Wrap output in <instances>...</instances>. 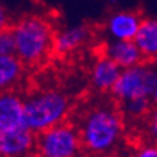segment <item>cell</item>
<instances>
[{"label": "cell", "instance_id": "obj_1", "mask_svg": "<svg viewBox=\"0 0 157 157\" xmlns=\"http://www.w3.org/2000/svg\"><path fill=\"white\" fill-rule=\"evenodd\" d=\"M82 149L95 157L108 156L121 143L124 116L112 103H98L88 109L79 122Z\"/></svg>", "mask_w": 157, "mask_h": 157}, {"label": "cell", "instance_id": "obj_2", "mask_svg": "<svg viewBox=\"0 0 157 157\" xmlns=\"http://www.w3.org/2000/svg\"><path fill=\"white\" fill-rule=\"evenodd\" d=\"M10 29L16 38V55L24 64H38L52 51L55 33L43 17L27 16Z\"/></svg>", "mask_w": 157, "mask_h": 157}, {"label": "cell", "instance_id": "obj_3", "mask_svg": "<svg viewBox=\"0 0 157 157\" xmlns=\"http://www.w3.org/2000/svg\"><path fill=\"white\" fill-rule=\"evenodd\" d=\"M70 109L68 96L57 89L37 91L24 98L26 124L36 135L64 123L70 115Z\"/></svg>", "mask_w": 157, "mask_h": 157}, {"label": "cell", "instance_id": "obj_4", "mask_svg": "<svg viewBox=\"0 0 157 157\" xmlns=\"http://www.w3.org/2000/svg\"><path fill=\"white\" fill-rule=\"evenodd\" d=\"M157 88V72L151 61H143L126 70L122 74L115 86L112 88V96L119 105L133 99L151 98Z\"/></svg>", "mask_w": 157, "mask_h": 157}, {"label": "cell", "instance_id": "obj_5", "mask_svg": "<svg viewBox=\"0 0 157 157\" xmlns=\"http://www.w3.org/2000/svg\"><path fill=\"white\" fill-rule=\"evenodd\" d=\"M81 149L79 130L65 122L37 135L36 150L40 157H78Z\"/></svg>", "mask_w": 157, "mask_h": 157}, {"label": "cell", "instance_id": "obj_6", "mask_svg": "<svg viewBox=\"0 0 157 157\" xmlns=\"http://www.w3.org/2000/svg\"><path fill=\"white\" fill-rule=\"evenodd\" d=\"M37 147V135L27 126L0 132L2 157H27Z\"/></svg>", "mask_w": 157, "mask_h": 157}, {"label": "cell", "instance_id": "obj_7", "mask_svg": "<svg viewBox=\"0 0 157 157\" xmlns=\"http://www.w3.org/2000/svg\"><path fill=\"white\" fill-rule=\"evenodd\" d=\"M24 98L17 92L4 91L0 96V132L24 128Z\"/></svg>", "mask_w": 157, "mask_h": 157}, {"label": "cell", "instance_id": "obj_8", "mask_svg": "<svg viewBox=\"0 0 157 157\" xmlns=\"http://www.w3.org/2000/svg\"><path fill=\"white\" fill-rule=\"evenodd\" d=\"M143 18L136 11H116L106 21V34L110 40H135Z\"/></svg>", "mask_w": 157, "mask_h": 157}, {"label": "cell", "instance_id": "obj_9", "mask_svg": "<svg viewBox=\"0 0 157 157\" xmlns=\"http://www.w3.org/2000/svg\"><path fill=\"white\" fill-rule=\"evenodd\" d=\"M103 55L115 61L122 70L146 61L135 40H110L103 47Z\"/></svg>", "mask_w": 157, "mask_h": 157}, {"label": "cell", "instance_id": "obj_10", "mask_svg": "<svg viewBox=\"0 0 157 157\" xmlns=\"http://www.w3.org/2000/svg\"><path fill=\"white\" fill-rule=\"evenodd\" d=\"M122 74V68L115 61L101 55L95 59L91 68V84L99 92L112 91Z\"/></svg>", "mask_w": 157, "mask_h": 157}, {"label": "cell", "instance_id": "obj_11", "mask_svg": "<svg viewBox=\"0 0 157 157\" xmlns=\"http://www.w3.org/2000/svg\"><path fill=\"white\" fill-rule=\"evenodd\" d=\"M89 38V30L85 26H71L57 31L54 36L52 51L58 55H65L79 48Z\"/></svg>", "mask_w": 157, "mask_h": 157}, {"label": "cell", "instance_id": "obj_12", "mask_svg": "<svg viewBox=\"0 0 157 157\" xmlns=\"http://www.w3.org/2000/svg\"><path fill=\"white\" fill-rule=\"evenodd\" d=\"M135 43L140 48L146 61H153L157 58V18H143L142 26Z\"/></svg>", "mask_w": 157, "mask_h": 157}, {"label": "cell", "instance_id": "obj_13", "mask_svg": "<svg viewBox=\"0 0 157 157\" xmlns=\"http://www.w3.org/2000/svg\"><path fill=\"white\" fill-rule=\"evenodd\" d=\"M24 62L17 55H0V86L3 91H10L20 82L24 74Z\"/></svg>", "mask_w": 157, "mask_h": 157}, {"label": "cell", "instance_id": "obj_14", "mask_svg": "<svg viewBox=\"0 0 157 157\" xmlns=\"http://www.w3.org/2000/svg\"><path fill=\"white\" fill-rule=\"evenodd\" d=\"M153 99L151 98H142L133 99L129 102L121 105V110L124 117L128 119H144L153 109Z\"/></svg>", "mask_w": 157, "mask_h": 157}, {"label": "cell", "instance_id": "obj_15", "mask_svg": "<svg viewBox=\"0 0 157 157\" xmlns=\"http://www.w3.org/2000/svg\"><path fill=\"white\" fill-rule=\"evenodd\" d=\"M0 55H16V38L11 29H3L0 33Z\"/></svg>", "mask_w": 157, "mask_h": 157}, {"label": "cell", "instance_id": "obj_16", "mask_svg": "<svg viewBox=\"0 0 157 157\" xmlns=\"http://www.w3.org/2000/svg\"><path fill=\"white\" fill-rule=\"evenodd\" d=\"M146 133L151 142H157V105L153 106V109L146 117Z\"/></svg>", "mask_w": 157, "mask_h": 157}, {"label": "cell", "instance_id": "obj_17", "mask_svg": "<svg viewBox=\"0 0 157 157\" xmlns=\"http://www.w3.org/2000/svg\"><path fill=\"white\" fill-rule=\"evenodd\" d=\"M132 157H157V142H150L140 146Z\"/></svg>", "mask_w": 157, "mask_h": 157}, {"label": "cell", "instance_id": "obj_18", "mask_svg": "<svg viewBox=\"0 0 157 157\" xmlns=\"http://www.w3.org/2000/svg\"><path fill=\"white\" fill-rule=\"evenodd\" d=\"M0 23H2V30L6 29V11L3 9L0 11Z\"/></svg>", "mask_w": 157, "mask_h": 157}, {"label": "cell", "instance_id": "obj_19", "mask_svg": "<svg viewBox=\"0 0 157 157\" xmlns=\"http://www.w3.org/2000/svg\"><path fill=\"white\" fill-rule=\"evenodd\" d=\"M151 62H153L154 68H156V72H157V58L153 59ZM153 102H154V105H157V88H156V92H154V95H153Z\"/></svg>", "mask_w": 157, "mask_h": 157}, {"label": "cell", "instance_id": "obj_20", "mask_svg": "<svg viewBox=\"0 0 157 157\" xmlns=\"http://www.w3.org/2000/svg\"><path fill=\"white\" fill-rule=\"evenodd\" d=\"M109 2H110V3H116L117 0H109Z\"/></svg>", "mask_w": 157, "mask_h": 157}, {"label": "cell", "instance_id": "obj_21", "mask_svg": "<svg viewBox=\"0 0 157 157\" xmlns=\"http://www.w3.org/2000/svg\"><path fill=\"white\" fill-rule=\"evenodd\" d=\"M102 157H112V156H102Z\"/></svg>", "mask_w": 157, "mask_h": 157}]
</instances>
